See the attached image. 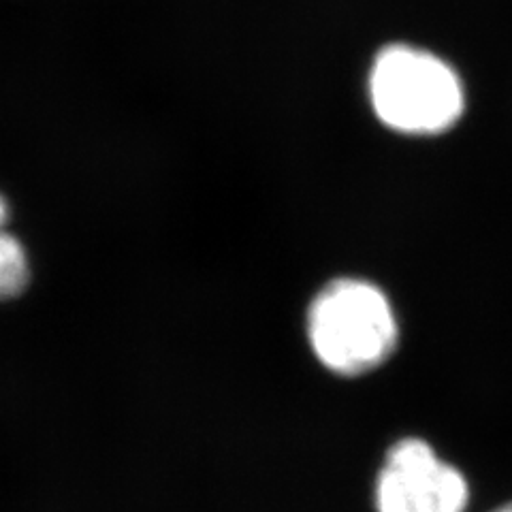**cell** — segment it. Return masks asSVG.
Returning a JSON list of instances; mask_svg holds the SVG:
<instances>
[{"label": "cell", "instance_id": "obj_1", "mask_svg": "<svg viewBox=\"0 0 512 512\" xmlns=\"http://www.w3.org/2000/svg\"><path fill=\"white\" fill-rule=\"evenodd\" d=\"M367 101L382 126L406 137L451 131L468 103L453 64L410 43H391L374 56L367 71Z\"/></svg>", "mask_w": 512, "mask_h": 512}, {"label": "cell", "instance_id": "obj_2", "mask_svg": "<svg viewBox=\"0 0 512 512\" xmlns=\"http://www.w3.org/2000/svg\"><path fill=\"white\" fill-rule=\"evenodd\" d=\"M397 338L391 301L372 282L331 280L310 303L308 340L314 357L333 374L374 372L393 355Z\"/></svg>", "mask_w": 512, "mask_h": 512}, {"label": "cell", "instance_id": "obj_3", "mask_svg": "<svg viewBox=\"0 0 512 512\" xmlns=\"http://www.w3.org/2000/svg\"><path fill=\"white\" fill-rule=\"evenodd\" d=\"M468 480L419 438L395 442L376 480V512H466Z\"/></svg>", "mask_w": 512, "mask_h": 512}, {"label": "cell", "instance_id": "obj_4", "mask_svg": "<svg viewBox=\"0 0 512 512\" xmlns=\"http://www.w3.org/2000/svg\"><path fill=\"white\" fill-rule=\"evenodd\" d=\"M32 282V263L26 246L11 231L0 233V303L22 297Z\"/></svg>", "mask_w": 512, "mask_h": 512}, {"label": "cell", "instance_id": "obj_5", "mask_svg": "<svg viewBox=\"0 0 512 512\" xmlns=\"http://www.w3.org/2000/svg\"><path fill=\"white\" fill-rule=\"evenodd\" d=\"M9 222H11V205L5 199L3 192H0V233L9 231Z\"/></svg>", "mask_w": 512, "mask_h": 512}, {"label": "cell", "instance_id": "obj_6", "mask_svg": "<svg viewBox=\"0 0 512 512\" xmlns=\"http://www.w3.org/2000/svg\"><path fill=\"white\" fill-rule=\"evenodd\" d=\"M491 512H512V502H508V504H504V506H500V508H495V510H491Z\"/></svg>", "mask_w": 512, "mask_h": 512}]
</instances>
